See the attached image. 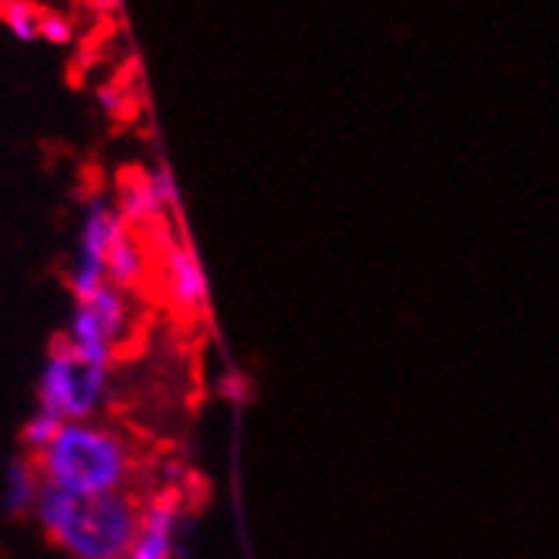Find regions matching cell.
Masks as SVG:
<instances>
[{
    "label": "cell",
    "mask_w": 559,
    "mask_h": 559,
    "mask_svg": "<svg viewBox=\"0 0 559 559\" xmlns=\"http://www.w3.org/2000/svg\"><path fill=\"white\" fill-rule=\"evenodd\" d=\"M183 533H187V515L180 499L159 496L150 506H143L140 533L133 546H129L126 559H180Z\"/></svg>",
    "instance_id": "obj_8"
},
{
    "label": "cell",
    "mask_w": 559,
    "mask_h": 559,
    "mask_svg": "<svg viewBox=\"0 0 559 559\" xmlns=\"http://www.w3.org/2000/svg\"><path fill=\"white\" fill-rule=\"evenodd\" d=\"M126 231H129V224L122 221L116 201H109L103 193L88 197L82 211V224H79L75 261H72L75 299H85V295L109 285V254Z\"/></svg>",
    "instance_id": "obj_5"
},
{
    "label": "cell",
    "mask_w": 559,
    "mask_h": 559,
    "mask_svg": "<svg viewBox=\"0 0 559 559\" xmlns=\"http://www.w3.org/2000/svg\"><path fill=\"white\" fill-rule=\"evenodd\" d=\"M61 420L58 417H51V414H45V411H35V417H31L27 424H24V448L31 451V457H38L55 438H58V431H61Z\"/></svg>",
    "instance_id": "obj_12"
},
{
    "label": "cell",
    "mask_w": 559,
    "mask_h": 559,
    "mask_svg": "<svg viewBox=\"0 0 559 559\" xmlns=\"http://www.w3.org/2000/svg\"><path fill=\"white\" fill-rule=\"evenodd\" d=\"M41 41L58 45V48L72 45L75 41V21L69 14H61V11H45V17H41Z\"/></svg>",
    "instance_id": "obj_13"
},
{
    "label": "cell",
    "mask_w": 559,
    "mask_h": 559,
    "mask_svg": "<svg viewBox=\"0 0 559 559\" xmlns=\"http://www.w3.org/2000/svg\"><path fill=\"white\" fill-rule=\"evenodd\" d=\"M153 269V261H150V251L143 245V238L129 227V231L116 241L112 254H109V285L122 288V292H133L146 282Z\"/></svg>",
    "instance_id": "obj_9"
},
{
    "label": "cell",
    "mask_w": 559,
    "mask_h": 559,
    "mask_svg": "<svg viewBox=\"0 0 559 559\" xmlns=\"http://www.w3.org/2000/svg\"><path fill=\"white\" fill-rule=\"evenodd\" d=\"M41 491H45V481H41L35 457H14L4 472V509L14 515L35 512Z\"/></svg>",
    "instance_id": "obj_10"
},
{
    "label": "cell",
    "mask_w": 559,
    "mask_h": 559,
    "mask_svg": "<svg viewBox=\"0 0 559 559\" xmlns=\"http://www.w3.org/2000/svg\"><path fill=\"white\" fill-rule=\"evenodd\" d=\"M41 17L45 11H38L31 0H4V4H0V24H4L8 35L21 45L41 41Z\"/></svg>",
    "instance_id": "obj_11"
},
{
    "label": "cell",
    "mask_w": 559,
    "mask_h": 559,
    "mask_svg": "<svg viewBox=\"0 0 559 559\" xmlns=\"http://www.w3.org/2000/svg\"><path fill=\"white\" fill-rule=\"evenodd\" d=\"M159 285L167 302L183 316H201L211 302L204 265L187 241H174L159 254Z\"/></svg>",
    "instance_id": "obj_6"
},
{
    "label": "cell",
    "mask_w": 559,
    "mask_h": 559,
    "mask_svg": "<svg viewBox=\"0 0 559 559\" xmlns=\"http://www.w3.org/2000/svg\"><path fill=\"white\" fill-rule=\"evenodd\" d=\"M92 4H95L98 11H106V14H112V11H119V8H122V0H92Z\"/></svg>",
    "instance_id": "obj_15"
},
{
    "label": "cell",
    "mask_w": 559,
    "mask_h": 559,
    "mask_svg": "<svg viewBox=\"0 0 559 559\" xmlns=\"http://www.w3.org/2000/svg\"><path fill=\"white\" fill-rule=\"evenodd\" d=\"M129 329H133V302H129V292L106 285L85 299H75L69 329H64V346L75 356L88 359L95 367H109L126 343Z\"/></svg>",
    "instance_id": "obj_4"
},
{
    "label": "cell",
    "mask_w": 559,
    "mask_h": 559,
    "mask_svg": "<svg viewBox=\"0 0 559 559\" xmlns=\"http://www.w3.org/2000/svg\"><path fill=\"white\" fill-rule=\"evenodd\" d=\"M98 103H103L109 112H126L129 106H133V98L126 95V85L122 82H112V85L98 88Z\"/></svg>",
    "instance_id": "obj_14"
},
{
    "label": "cell",
    "mask_w": 559,
    "mask_h": 559,
    "mask_svg": "<svg viewBox=\"0 0 559 559\" xmlns=\"http://www.w3.org/2000/svg\"><path fill=\"white\" fill-rule=\"evenodd\" d=\"M35 519L48 539L72 559H126L140 533L143 506L129 491L79 499L45 485Z\"/></svg>",
    "instance_id": "obj_2"
},
{
    "label": "cell",
    "mask_w": 559,
    "mask_h": 559,
    "mask_svg": "<svg viewBox=\"0 0 559 559\" xmlns=\"http://www.w3.org/2000/svg\"><path fill=\"white\" fill-rule=\"evenodd\" d=\"M116 207H119L122 221L133 227V231L156 224L163 214L177 207L174 174L167 167H156L150 174H129V177H122L119 193H116Z\"/></svg>",
    "instance_id": "obj_7"
},
{
    "label": "cell",
    "mask_w": 559,
    "mask_h": 559,
    "mask_svg": "<svg viewBox=\"0 0 559 559\" xmlns=\"http://www.w3.org/2000/svg\"><path fill=\"white\" fill-rule=\"evenodd\" d=\"M48 488L79 499L119 496L136 478V448L116 427L103 420H72L35 457Z\"/></svg>",
    "instance_id": "obj_1"
},
{
    "label": "cell",
    "mask_w": 559,
    "mask_h": 559,
    "mask_svg": "<svg viewBox=\"0 0 559 559\" xmlns=\"http://www.w3.org/2000/svg\"><path fill=\"white\" fill-rule=\"evenodd\" d=\"M109 367H95L58 343L38 377V411L58 417L61 424L92 420L109 397Z\"/></svg>",
    "instance_id": "obj_3"
}]
</instances>
